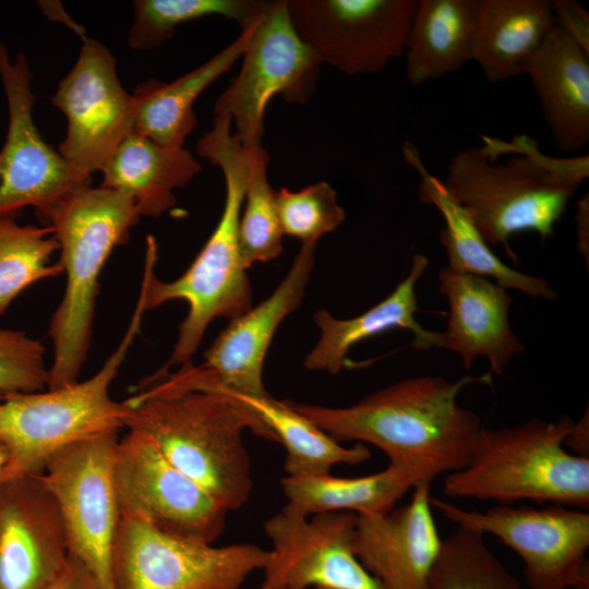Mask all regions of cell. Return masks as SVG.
<instances>
[{
	"label": "cell",
	"instance_id": "obj_16",
	"mask_svg": "<svg viewBox=\"0 0 589 589\" xmlns=\"http://www.w3.org/2000/svg\"><path fill=\"white\" fill-rule=\"evenodd\" d=\"M356 524L350 512L304 516L286 503L264 524L272 549L260 589H383L353 552Z\"/></svg>",
	"mask_w": 589,
	"mask_h": 589
},
{
	"label": "cell",
	"instance_id": "obj_25",
	"mask_svg": "<svg viewBox=\"0 0 589 589\" xmlns=\"http://www.w3.org/2000/svg\"><path fill=\"white\" fill-rule=\"evenodd\" d=\"M201 169L189 149L163 146L133 131L103 167L100 187L130 196L141 217H159L176 206L175 190Z\"/></svg>",
	"mask_w": 589,
	"mask_h": 589
},
{
	"label": "cell",
	"instance_id": "obj_42",
	"mask_svg": "<svg viewBox=\"0 0 589 589\" xmlns=\"http://www.w3.org/2000/svg\"><path fill=\"white\" fill-rule=\"evenodd\" d=\"M313 589H327V588L316 587V588H313Z\"/></svg>",
	"mask_w": 589,
	"mask_h": 589
},
{
	"label": "cell",
	"instance_id": "obj_27",
	"mask_svg": "<svg viewBox=\"0 0 589 589\" xmlns=\"http://www.w3.org/2000/svg\"><path fill=\"white\" fill-rule=\"evenodd\" d=\"M479 0H417L406 43V75L421 85L470 61Z\"/></svg>",
	"mask_w": 589,
	"mask_h": 589
},
{
	"label": "cell",
	"instance_id": "obj_19",
	"mask_svg": "<svg viewBox=\"0 0 589 589\" xmlns=\"http://www.w3.org/2000/svg\"><path fill=\"white\" fill-rule=\"evenodd\" d=\"M430 496L431 485H419L404 506L383 515H357L353 552L383 589H431L442 539Z\"/></svg>",
	"mask_w": 589,
	"mask_h": 589
},
{
	"label": "cell",
	"instance_id": "obj_26",
	"mask_svg": "<svg viewBox=\"0 0 589 589\" xmlns=\"http://www.w3.org/2000/svg\"><path fill=\"white\" fill-rule=\"evenodd\" d=\"M251 25L230 45L187 74L171 82L151 79L140 83L132 93L134 131L159 145L183 147L197 124L196 98L241 58Z\"/></svg>",
	"mask_w": 589,
	"mask_h": 589
},
{
	"label": "cell",
	"instance_id": "obj_10",
	"mask_svg": "<svg viewBox=\"0 0 589 589\" xmlns=\"http://www.w3.org/2000/svg\"><path fill=\"white\" fill-rule=\"evenodd\" d=\"M430 504L457 526L490 533L516 552L530 589H589L587 512L557 504H496L479 512L432 495Z\"/></svg>",
	"mask_w": 589,
	"mask_h": 589
},
{
	"label": "cell",
	"instance_id": "obj_23",
	"mask_svg": "<svg viewBox=\"0 0 589 589\" xmlns=\"http://www.w3.org/2000/svg\"><path fill=\"white\" fill-rule=\"evenodd\" d=\"M401 151L405 160L421 177L419 200L437 208L444 219L440 240L448 259L447 268L492 277L502 287L517 289L531 298H557L545 279L512 268L494 254L472 220L446 190L443 180L426 170L418 148L411 142H405Z\"/></svg>",
	"mask_w": 589,
	"mask_h": 589
},
{
	"label": "cell",
	"instance_id": "obj_39",
	"mask_svg": "<svg viewBox=\"0 0 589 589\" xmlns=\"http://www.w3.org/2000/svg\"><path fill=\"white\" fill-rule=\"evenodd\" d=\"M572 450L570 453L589 458V417L588 409L581 418L575 422L564 443Z\"/></svg>",
	"mask_w": 589,
	"mask_h": 589
},
{
	"label": "cell",
	"instance_id": "obj_20",
	"mask_svg": "<svg viewBox=\"0 0 589 589\" xmlns=\"http://www.w3.org/2000/svg\"><path fill=\"white\" fill-rule=\"evenodd\" d=\"M438 292L449 304L445 332H438L437 348L456 352L466 370L477 357H485L491 371L502 375L510 358L524 351V345L512 330L506 288L489 278L454 272H438Z\"/></svg>",
	"mask_w": 589,
	"mask_h": 589
},
{
	"label": "cell",
	"instance_id": "obj_37",
	"mask_svg": "<svg viewBox=\"0 0 589 589\" xmlns=\"http://www.w3.org/2000/svg\"><path fill=\"white\" fill-rule=\"evenodd\" d=\"M50 589H103L95 576L77 558L69 555L67 566Z\"/></svg>",
	"mask_w": 589,
	"mask_h": 589
},
{
	"label": "cell",
	"instance_id": "obj_4",
	"mask_svg": "<svg viewBox=\"0 0 589 589\" xmlns=\"http://www.w3.org/2000/svg\"><path fill=\"white\" fill-rule=\"evenodd\" d=\"M197 155L219 167L226 184L220 219L190 267L177 279L163 281L155 275V239L148 237L140 293L146 311L181 299L188 314L179 326L178 339L168 361L154 374L192 363L203 336L217 317L232 320L252 306L253 291L239 248V220L244 201L250 156L233 135L231 121L216 116L213 128L197 142Z\"/></svg>",
	"mask_w": 589,
	"mask_h": 589
},
{
	"label": "cell",
	"instance_id": "obj_21",
	"mask_svg": "<svg viewBox=\"0 0 589 589\" xmlns=\"http://www.w3.org/2000/svg\"><path fill=\"white\" fill-rule=\"evenodd\" d=\"M524 73L557 148L565 153L585 148L589 143V51L554 26Z\"/></svg>",
	"mask_w": 589,
	"mask_h": 589
},
{
	"label": "cell",
	"instance_id": "obj_29",
	"mask_svg": "<svg viewBox=\"0 0 589 589\" xmlns=\"http://www.w3.org/2000/svg\"><path fill=\"white\" fill-rule=\"evenodd\" d=\"M233 395L256 411L284 446L287 476L329 473L335 465H360L371 457L365 444L342 445L297 413L286 400H277L271 395L261 398Z\"/></svg>",
	"mask_w": 589,
	"mask_h": 589
},
{
	"label": "cell",
	"instance_id": "obj_41",
	"mask_svg": "<svg viewBox=\"0 0 589 589\" xmlns=\"http://www.w3.org/2000/svg\"><path fill=\"white\" fill-rule=\"evenodd\" d=\"M7 461H8V450L4 444L0 442V479H1L2 471L7 465Z\"/></svg>",
	"mask_w": 589,
	"mask_h": 589
},
{
	"label": "cell",
	"instance_id": "obj_17",
	"mask_svg": "<svg viewBox=\"0 0 589 589\" xmlns=\"http://www.w3.org/2000/svg\"><path fill=\"white\" fill-rule=\"evenodd\" d=\"M59 505L41 474L0 482V589H50L69 560Z\"/></svg>",
	"mask_w": 589,
	"mask_h": 589
},
{
	"label": "cell",
	"instance_id": "obj_31",
	"mask_svg": "<svg viewBox=\"0 0 589 589\" xmlns=\"http://www.w3.org/2000/svg\"><path fill=\"white\" fill-rule=\"evenodd\" d=\"M16 219L0 216V315L31 285L63 274L59 262L49 263L59 250L52 228L20 225Z\"/></svg>",
	"mask_w": 589,
	"mask_h": 589
},
{
	"label": "cell",
	"instance_id": "obj_12",
	"mask_svg": "<svg viewBox=\"0 0 589 589\" xmlns=\"http://www.w3.org/2000/svg\"><path fill=\"white\" fill-rule=\"evenodd\" d=\"M118 432L75 442L56 453L41 474L63 519L69 552L113 589L111 555L120 513L113 483Z\"/></svg>",
	"mask_w": 589,
	"mask_h": 589
},
{
	"label": "cell",
	"instance_id": "obj_9",
	"mask_svg": "<svg viewBox=\"0 0 589 589\" xmlns=\"http://www.w3.org/2000/svg\"><path fill=\"white\" fill-rule=\"evenodd\" d=\"M267 558L268 551L255 544L215 546L120 517L112 584L113 589H239Z\"/></svg>",
	"mask_w": 589,
	"mask_h": 589
},
{
	"label": "cell",
	"instance_id": "obj_7",
	"mask_svg": "<svg viewBox=\"0 0 589 589\" xmlns=\"http://www.w3.org/2000/svg\"><path fill=\"white\" fill-rule=\"evenodd\" d=\"M146 312L139 294L130 324L115 351L89 378L47 392L1 397L0 442L8 450L1 481L43 474L60 449L123 428L124 406L109 394Z\"/></svg>",
	"mask_w": 589,
	"mask_h": 589
},
{
	"label": "cell",
	"instance_id": "obj_1",
	"mask_svg": "<svg viewBox=\"0 0 589 589\" xmlns=\"http://www.w3.org/2000/svg\"><path fill=\"white\" fill-rule=\"evenodd\" d=\"M473 383H491V373L450 382L440 375L405 378L374 390L348 407H325L286 400L291 409L335 441L372 444L412 489L462 469L478 445L480 417L458 404Z\"/></svg>",
	"mask_w": 589,
	"mask_h": 589
},
{
	"label": "cell",
	"instance_id": "obj_8",
	"mask_svg": "<svg viewBox=\"0 0 589 589\" xmlns=\"http://www.w3.org/2000/svg\"><path fill=\"white\" fill-rule=\"evenodd\" d=\"M242 67L216 99L213 116H226L244 146L262 144L269 100L304 104L315 91L322 62L297 34L287 0H264L252 23Z\"/></svg>",
	"mask_w": 589,
	"mask_h": 589
},
{
	"label": "cell",
	"instance_id": "obj_33",
	"mask_svg": "<svg viewBox=\"0 0 589 589\" xmlns=\"http://www.w3.org/2000/svg\"><path fill=\"white\" fill-rule=\"evenodd\" d=\"M250 167L239 220V248L243 266L268 262L283 251L275 190L267 178L269 155L263 145L245 147Z\"/></svg>",
	"mask_w": 589,
	"mask_h": 589
},
{
	"label": "cell",
	"instance_id": "obj_22",
	"mask_svg": "<svg viewBox=\"0 0 589 589\" xmlns=\"http://www.w3.org/2000/svg\"><path fill=\"white\" fill-rule=\"evenodd\" d=\"M428 267L429 259L420 253L414 254L410 271L396 288L385 299L356 317L340 320L324 309L318 310L314 314V322L320 337L306 354L304 368L338 374L352 346L395 328L411 332V346L416 349L437 348L438 332L425 329L414 316L418 311L416 286Z\"/></svg>",
	"mask_w": 589,
	"mask_h": 589
},
{
	"label": "cell",
	"instance_id": "obj_6",
	"mask_svg": "<svg viewBox=\"0 0 589 589\" xmlns=\"http://www.w3.org/2000/svg\"><path fill=\"white\" fill-rule=\"evenodd\" d=\"M574 421L530 418L496 430L483 428L469 462L448 473L443 492L454 498L518 501L589 507V458L565 448Z\"/></svg>",
	"mask_w": 589,
	"mask_h": 589
},
{
	"label": "cell",
	"instance_id": "obj_30",
	"mask_svg": "<svg viewBox=\"0 0 589 589\" xmlns=\"http://www.w3.org/2000/svg\"><path fill=\"white\" fill-rule=\"evenodd\" d=\"M264 0H135L128 45L133 50L155 49L172 38L176 28L205 16H221L249 27Z\"/></svg>",
	"mask_w": 589,
	"mask_h": 589
},
{
	"label": "cell",
	"instance_id": "obj_28",
	"mask_svg": "<svg viewBox=\"0 0 589 589\" xmlns=\"http://www.w3.org/2000/svg\"><path fill=\"white\" fill-rule=\"evenodd\" d=\"M280 484L287 504L304 516L325 512L383 515L412 489L407 477L390 465L380 472L354 478L330 473L286 476Z\"/></svg>",
	"mask_w": 589,
	"mask_h": 589
},
{
	"label": "cell",
	"instance_id": "obj_5",
	"mask_svg": "<svg viewBox=\"0 0 589 589\" xmlns=\"http://www.w3.org/2000/svg\"><path fill=\"white\" fill-rule=\"evenodd\" d=\"M140 218L130 196L100 185L75 191L47 218L45 226L52 228L59 243V263L67 277L49 324L53 359L48 389L77 382L91 346L100 272Z\"/></svg>",
	"mask_w": 589,
	"mask_h": 589
},
{
	"label": "cell",
	"instance_id": "obj_35",
	"mask_svg": "<svg viewBox=\"0 0 589 589\" xmlns=\"http://www.w3.org/2000/svg\"><path fill=\"white\" fill-rule=\"evenodd\" d=\"M43 344L26 333L0 328V398L47 387Z\"/></svg>",
	"mask_w": 589,
	"mask_h": 589
},
{
	"label": "cell",
	"instance_id": "obj_13",
	"mask_svg": "<svg viewBox=\"0 0 589 589\" xmlns=\"http://www.w3.org/2000/svg\"><path fill=\"white\" fill-rule=\"evenodd\" d=\"M113 483L120 517L211 544L225 531L229 510L139 432L119 438Z\"/></svg>",
	"mask_w": 589,
	"mask_h": 589
},
{
	"label": "cell",
	"instance_id": "obj_18",
	"mask_svg": "<svg viewBox=\"0 0 589 589\" xmlns=\"http://www.w3.org/2000/svg\"><path fill=\"white\" fill-rule=\"evenodd\" d=\"M315 245L302 243L273 293L230 320L219 333L197 366L206 380L241 397L269 395L263 384L264 360L279 324L302 303L314 266Z\"/></svg>",
	"mask_w": 589,
	"mask_h": 589
},
{
	"label": "cell",
	"instance_id": "obj_14",
	"mask_svg": "<svg viewBox=\"0 0 589 589\" xmlns=\"http://www.w3.org/2000/svg\"><path fill=\"white\" fill-rule=\"evenodd\" d=\"M417 0H287L291 23L322 63L373 74L404 55Z\"/></svg>",
	"mask_w": 589,
	"mask_h": 589
},
{
	"label": "cell",
	"instance_id": "obj_32",
	"mask_svg": "<svg viewBox=\"0 0 589 589\" xmlns=\"http://www.w3.org/2000/svg\"><path fill=\"white\" fill-rule=\"evenodd\" d=\"M429 584L431 589H521L489 549L484 534L464 526L442 539Z\"/></svg>",
	"mask_w": 589,
	"mask_h": 589
},
{
	"label": "cell",
	"instance_id": "obj_11",
	"mask_svg": "<svg viewBox=\"0 0 589 589\" xmlns=\"http://www.w3.org/2000/svg\"><path fill=\"white\" fill-rule=\"evenodd\" d=\"M0 77L8 104V130L0 149V216L19 218L32 206L45 224L92 177L74 170L47 144L37 129L33 108L32 71L23 52L12 61L0 41Z\"/></svg>",
	"mask_w": 589,
	"mask_h": 589
},
{
	"label": "cell",
	"instance_id": "obj_34",
	"mask_svg": "<svg viewBox=\"0 0 589 589\" xmlns=\"http://www.w3.org/2000/svg\"><path fill=\"white\" fill-rule=\"evenodd\" d=\"M275 204L283 233L302 243H316L322 236L338 228L346 218L335 189L326 181L299 191L286 188L275 190Z\"/></svg>",
	"mask_w": 589,
	"mask_h": 589
},
{
	"label": "cell",
	"instance_id": "obj_24",
	"mask_svg": "<svg viewBox=\"0 0 589 589\" xmlns=\"http://www.w3.org/2000/svg\"><path fill=\"white\" fill-rule=\"evenodd\" d=\"M554 26L551 0H479L470 61L490 83L519 76Z\"/></svg>",
	"mask_w": 589,
	"mask_h": 589
},
{
	"label": "cell",
	"instance_id": "obj_38",
	"mask_svg": "<svg viewBox=\"0 0 589 589\" xmlns=\"http://www.w3.org/2000/svg\"><path fill=\"white\" fill-rule=\"evenodd\" d=\"M577 248L586 260L589 261V194H584L577 202L575 214Z\"/></svg>",
	"mask_w": 589,
	"mask_h": 589
},
{
	"label": "cell",
	"instance_id": "obj_2",
	"mask_svg": "<svg viewBox=\"0 0 589 589\" xmlns=\"http://www.w3.org/2000/svg\"><path fill=\"white\" fill-rule=\"evenodd\" d=\"M180 388L146 378L122 401L123 428L148 437L177 469L229 512L241 508L253 490L243 431L277 442L254 409L204 378L195 368Z\"/></svg>",
	"mask_w": 589,
	"mask_h": 589
},
{
	"label": "cell",
	"instance_id": "obj_36",
	"mask_svg": "<svg viewBox=\"0 0 589 589\" xmlns=\"http://www.w3.org/2000/svg\"><path fill=\"white\" fill-rule=\"evenodd\" d=\"M554 25L589 51V13L575 0H551Z\"/></svg>",
	"mask_w": 589,
	"mask_h": 589
},
{
	"label": "cell",
	"instance_id": "obj_15",
	"mask_svg": "<svg viewBox=\"0 0 589 589\" xmlns=\"http://www.w3.org/2000/svg\"><path fill=\"white\" fill-rule=\"evenodd\" d=\"M67 118L59 154L92 177L134 131L133 96L122 87L116 58L100 41L84 38L77 59L51 99Z\"/></svg>",
	"mask_w": 589,
	"mask_h": 589
},
{
	"label": "cell",
	"instance_id": "obj_3",
	"mask_svg": "<svg viewBox=\"0 0 589 589\" xmlns=\"http://www.w3.org/2000/svg\"><path fill=\"white\" fill-rule=\"evenodd\" d=\"M481 140L453 157L443 183L488 244H502L517 261L510 237L531 231L544 242L553 236L569 200L589 177V156H549L527 134Z\"/></svg>",
	"mask_w": 589,
	"mask_h": 589
},
{
	"label": "cell",
	"instance_id": "obj_40",
	"mask_svg": "<svg viewBox=\"0 0 589 589\" xmlns=\"http://www.w3.org/2000/svg\"><path fill=\"white\" fill-rule=\"evenodd\" d=\"M39 7L43 9V12L52 20L60 21L61 23L67 24L69 27L74 29L80 35H83V31L80 29L76 25L62 10L60 2H47L40 1Z\"/></svg>",
	"mask_w": 589,
	"mask_h": 589
}]
</instances>
